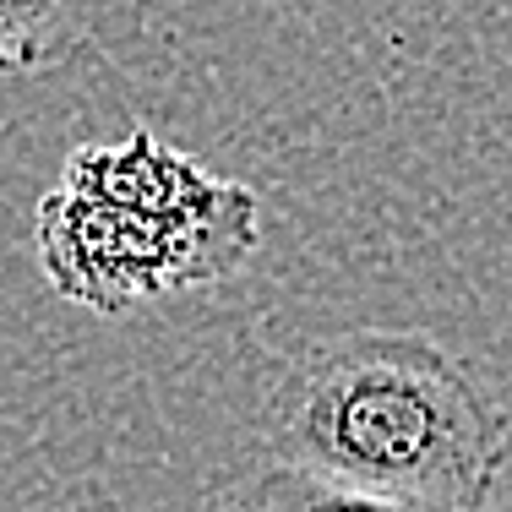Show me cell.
<instances>
[{
	"label": "cell",
	"instance_id": "obj_1",
	"mask_svg": "<svg viewBox=\"0 0 512 512\" xmlns=\"http://www.w3.org/2000/svg\"><path fill=\"white\" fill-rule=\"evenodd\" d=\"M267 458L404 502L480 512L512 453L496 393L442 338L360 327L300 349L256 414Z\"/></svg>",
	"mask_w": 512,
	"mask_h": 512
},
{
	"label": "cell",
	"instance_id": "obj_2",
	"mask_svg": "<svg viewBox=\"0 0 512 512\" xmlns=\"http://www.w3.org/2000/svg\"><path fill=\"white\" fill-rule=\"evenodd\" d=\"M39 267L66 300L126 316L148 300L235 278L262 240V207L240 180L175 153L148 126L66 158L33 213Z\"/></svg>",
	"mask_w": 512,
	"mask_h": 512
},
{
	"label": "cell",
	"instance_id": "obj_3",
	"mask_svg": "<svg viewBox=\"0 0 512 512\" xmlns=\"http://www.w3.org/2000/svg\"><path fill=\"white\" fill-rule=\"evenodd\" d=\"M213 512H447V507L382 496V491H365V485H349V480H333V474L273 458L262 469H251L246 480L229 485L213 502Z\"/></svg>",
	"mask_w": 512,
	"mask_h": 512
},
{
	"label": "cell",
	"instance_id": "obj_4",
	"mask_svg": "<svg viewBox=\"0 0 512 512\" xmlns=\"http://www.w3.org/2000/svg\"><path fill=\"white\" fill-rule=\"evenodd\" d=\"M82 44L77 0H0V77H33Z\"/></svg>",
	"mask_w": 512,
	"mask_h": 512
}]
</instances>
